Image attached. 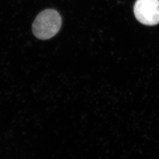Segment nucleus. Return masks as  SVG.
<instances>
[{
    "mask_svg": "<svg viewBox=\"0 0 159 159\" xmlns=\"http://www.w3.org/2000/svg\"><path fill=\"white\" fill-rule=\"evenodd\" d=\"M134 13L137 20L144 25L152 26L159 24V0H137Z\"/></svg>",
    "mask_w": 159,
    "mask_h": 159,
    "instance_id": "2",
    "label": "nucleus"
},
{
    "mask_svg": "<svg viewBox=\"0 0 159 159\" xmlns=\"http://www.w3.org/2000/svg\"><path fill=\"white\" fill-rule=\"evenodd\" d=\"M61 18L54 10H46L40 12L33 24V33L40 40H48L54 37L60 30Z\"/></svg>",
    "mask_w": 159,
    "mask_h": 159,
    "instance_id": "1",
    "label": "nucleus"
}]
</instances>
